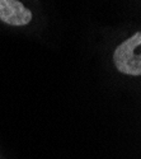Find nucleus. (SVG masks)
I'll return each instance as SVG.
<instances>
[{
    "label": "nucleus",
    "mask_w": 141,
    "mask_h": 159,
    "mask_svg": "<svg viewBox=\"0 0 141 159\" xmlns=\"http://www.w3.org/2000/svg\"><path fill=\"white\" fill-rule=\"evenodd\" d=\"M141 32H136L134 36L123 41L113 52V62L120 73L140 76L141 75Z\"/></svg>",
    "instance_id": "obj_1"
},
{
    "label": "nucleus",
    "mask_w": 141,
    "mask_h": 159,
    "mask_svg": "<svg viewBox=\"0 0 141 159\" xmlns=\"http://www.w3.org/2000/svg\"><path fill=\"white\" fill-rule=\"evenodd\" d=\"M0 20L9 25L22 27L32 20V11L19 0H0Z\"/></svg>",
    "instance_id": "obj_2"
}]
</instances>
